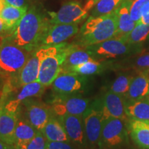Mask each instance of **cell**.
<instances>
[{
    "instance_id": "obj_1",
    "label": "cell",
    "mask_w": 149,
    "mask_h": 149,
    "mask_svg": "<svg viewBox=\"0 0 149 149\" xmlns=\"http://www.w3.org/2000/svg\"><path fill=\"white\" fill-rule=\"evenodd\" d=\"M51 22L35 7L28 10L21 21L6 40L31 53L39 48V44L44 31Z\"/></svg>"
},
{
    "instance_id": "obj_2",
    "label": "cell",
    "mask_w": 149,
    "mask_h": 149,
    "mask_svg": "<svg viewBox=\"0 0 149 149\" xmlns=\"http://www.w3.org/2000/svg\"><path fill=\"white\" fill-rule=\"evenodd\" d=\"M117 30L116 12L98 17H90L78 33L75 44L81 47L99 44L115 37Z\"/></svg>"
},
{
    "instance_id": "obj_3",
    "label": "cell",
    "mask_w": 149,
    "mask_h": 149,
    "mask_svg": "<svg viewBox=\"0 0 149 149\" xmlns=\"http://www.w3.org/2000/svg\"><path fill=\"white\" fill-rule=\"evenodd\" d=\"M69 44L61 43L58 45L45 46V53L41 61L37 81L46 87L52 84L61 72V65L66 58Z\"/></svg>"
},
{
    "instance_id": "obj_4",
    "label": "cell",
    "mask_w": 149,
    "mask_h": 149,
    "mask_svg": "<svg viewBox=\"0 0 149 149\" xmlns=\"http://www.w3.org/2000/svg\"><path fill=\"white\" fill-rule=\"evenodd\" d=\"M31 56L30 52L3 40L0 46V70L4 74H17Z\"/></svg>"
},
{
    "instance_id": "obj_5",
    "label": "cell",
    "mask_w": 149,
    "mask_h": 149,
    "mask_svg": "<svg viewBox=\"0 0 149 149\" xmlns=\"http://www.w3.org/2000/svg\"><path fill=\"white\" fill-rule=\"evenodd\" d=\"M95 0H89L85 5L77 1L64 3L57 12H49L51 24H79L88 15V11L95 4Z\"/></svg>"
},
{
    "instance_id": "obj_6",
    "label": "cell",
    "mask_w": 149,
    "mask_h": 149,
    "mask_svg": "<svg viewBox=\"0 0 149 149\" xmlns=\"http://www.w3.org/2000/svg\"><path fill=\"white\" fill-rule=\"evenodd\" d=\"M89 107V100L76 94H59L51 101V109L56 116L65 114L82 116Z\"/></svg>"
},
{
    "instance_id": "obj_7",
    "label": "cell",
    "mask_w": 149,
    "mask_h": 149,
    "mask_svg": "<svg viewBox=\"0 0 149 149\" xmlns=\"http://www.w3.org/2000/svg\"><path fill=\"white\" fill-rule=\"evenodd\" d=\"M83 120L86 141L91 146L100 145L104 117L100 100L88 107L83 114Z\"/></svg>"
},
{
    "instance_id": "obj_8",
    "label": "cell",
    "mask_w": 149,
    "mask_h": 149,
    "mask_svg": "<svg viewBox=\"0 0 149 149\" xmlns=\"http://www.w3.org/2000/svg\"><path fill=\"white\" fill-rule=\"evenodd\" d=\"M130 46L121 38L113 37L99 44L87 46L86 49L96 60L115 58L125 55L130 51Z\"/></svg>"
},
{
    "instance_id": "obj_9",
    "label": "cell",
    "mask_w": 149,
    "mask_h": 149,
    "mask_svg": "<svg viewBox=\"0 0 149 149\" xmlns=\"http://www.w3.org/2000/svg\"><path fill=\"white\" fill-rule=\"evenodd\" d=\"M125 121L118 118L104 120L102 125L100 144L113 148L127 141V130Z\"/></svg>"
},
{
    "instance_id": "obj_10",
    "label": "cell",
    "mask_w": 149,
    "mask_h": 149,
    "mask_svg": "<svg viewBox=\"0 0 149 149\" xmlns=\"http://www.w3.org/2000/svg\"><path fill=\"white\" fill-rule=\"evenodd\" d=\"M79 24H50L44 31L39 44V48L43 46L58 45L71 38L79 32Z\"/></svg>"
},
{
    "instance_id": "obj_11",
    "label": "cell",
    "mask_w": 149,
    "mask_h": 149,
    "mask_svg": "<svg viewBox=\"0 0 149 149\" xmlns=\"http://www.w3.org/2000/svg\"><path fill=\"white\" fill-rule=\"evenodd\" d=\"M22 104L26 109V120L40 131L54 115L51 107L33 98L26 99Z\"/></svg>"
},
{
    "instance_id": "obj_12",
    "label": "cell",
    "mask_w": 149,
    "mask_h": 149,
    "mask_svg": "<svg viewBox=\"0 0 149 149\" xmlns=\"http://www.w3.org/2000/svg\"><path fill=\"white\" fill-rule=\"evenodd\" d=\"M100 101L104 120L113 117L128 122L129 118L126 113V100L124 97L109 91Z\"/></svg>"
},
{
    "instance_id": "obj_13",
    "label": "cell",
    "mask_w": 149,
    "mask_h": 149,
    "mask_svg": "<svg viewBox=\"0 0 149 149\" xmlns=\"http://www.w3.org/2000/svg\"><path fill=\"white\" fill-rule=\"evenodd\" d=\"M45 53V46H43L33 52L26 63L17 74H16L17 87L23 86L28 84L37 81L40 73L41 61Z\"/></svg>"
},
{
    "instance_id": "obj_14",
    "label": "cell",
    "mask_w": 149,
    "mask_h": 149,
    "mask_svg": "<svg viewBox=\"0 0 149 149\" xmlns=\"http://www.w3.org/2000/svg\"><path fill=\"white\" fill-rule=\"evenodd\" d=\"M84 79L85 77L82 75L61 72L51 86L54 91L59 94H77L84 88Z\"/></svg>"
},
{
    "instance_id": "obj_15",
    "label": "cell",
    "mask_w": 149,
    "mask_h": 149,
    "mask_svg": "<svg viewBox=\"0 0 149 149\" xmlns=\"http://www.w3.org/2000/svg\"><path fill=\"white\" fill-rule=\"evenodd\" d=\"M59 122L66 130L70 141L78 146H84L86 138L83 115L65 114L57 117Z\"/></svg>"
},
{
    "instance_id": "obj_16",
    "label": "cell",
    "mask_w": 149,
    "mask_h": 149,
    "mask_svg": "<svg viewBox=\"0 0 149 149\" xmlns=\"http://www.w3.org/2000/svg\"><path fill=\"white\" fill-rule=\"evenodd\" d=\"M19 109H13L5 104L0 113V139L15 145V131L17 124Z\"/></svg>"
},
{
    "instance_id": "obj_17",
    "label": "cell",
    "mask_w": 149,
    "mask_h": 149,
    "mask_svg": "<svg viewBox=\"0 0 149 149\" xmlns=\"http://www.w3.org/2000/svg\"><path fill=\"white\" fill-rule=\"evenodd\" d=\"M96 60L84 47H81L75 44H69L66 58L61 65V72H66L72 67L78 66L86 61Z\"/></svg>"
},
{
    "instance_id": "obj_18",
    "label": "cell",
    "mask_w": 149,
    "mask_h": 149,
    "mask_svg": "<svg viewBox=\"0 0 149 149\" xmlns=\"http://www.w3.org/2000/svg\"><path fill=\"white\" fill-rule=\"evenodd\" d=\"M130 3L131 0L126 1L115 10L117 17V30L115 37L124 38L133 31L137 24L130 17Z\"/></svg>"
},
{
    "instance_id": "obj_19",
    "label": "cell",
    "mask_w": 149,
    "mask_h": 149,
    "mask_svg": "<svg viewBox=\"0 0 149 149\" xmlns=\"http://www.w3.org/2000/svg\"><path fill=\"white\" fill-rule=\"evenodd\" d=\"M128 128L134 142L141 149H149V123L129 119Z\"/></svg>"
},
{
    "instance_id": "obj_20",
    "label": "cell",
    "mask_w": 149,
    "mask_h": 149,
    "mask_svg": "<svg viewBox=\"0 0 149 149\" xmlns=\"http://www.w3.org/2000/svg\"><path fill=\"white\" fill-rule=\"evenodd\" d=\"M149 95V75L142 72L134 77L125 97L127 101H137L148 97Z\"/></svg>"
},
{
    "instance_id": "obj_21",
    "label": "cell",
    "mask_w": 149,
    "mask_h": 149,
    "mask_svg": "<svg viewBox=\"0 0 149 149\" xmlns=\"http://www.w3.org/2000/svg\"><path fill=\"white\" fill-rule=\"evenodd\" d=\"M28 7H15L6 3V6L0 13V17L4 22L8 37L13 32L24 15L27 13Z\"/></svg>"
},
{
    "instance_id": "obj_22",
    "label": "cell",
    "mask_w": 149,
    "mask_h": 149,
    "mask_svg": "<svg viewBox=\"0 0 149 149\" xmlns=\"http://www.w3.org/2000/svg\"><path fill=\"white\" fill-rule=\"evenodd\" d=\"M126 113L129 119L149 123V98L137 101L126 100Z\"/></svg>"
},
{
    "instance_id": "obj_23",
    "label": "cell",
    "mask_w": 149,
    "mask_h": 149,
    "mask_svg": "<svg viewBox=\"0 0 149 149\" xmlns=\"http://www.w3.org/2000/svg\"><path fill=\"white\" fill-rule=\"evenodd\" d=\"M41 132L49 141H66L70 142L66 130L57 118L51 117Z\"/></svg>"
},
{
    "instance_id": "obj_24",
    "label": "cell",
    "mask_w": 149,
    "mask_h": 149,
    "mask_svg": "<svg viewBox=\"0 0 149 149\" xmlns=\"http://www.w3.org/2000/svg\"><path fill=\"white\" fill-rule=\"evenodd\" d=\"M39 131L29 121L19 118L15 131V146L18 148L26 144L35 137Z\"/></svg>"
},
{
    "instance_id": "obj_25",
    "label": "cell",
    "mask_w": 149,
    "mask_h": 149,
    "mask_svg": "<svg viewBox=\"0 0 149 149\" xmlns=\"http://www.w3.org/2000/svg\"><path fill=\"white\" fill-rule=\"evenodd\" d=\"M45 90V86L42 84L38 81H34L22 86V89L16 95L15 97L10 100H12L17 105L20 106L22 102L26 99L40 97L44 94Z\"/></svg>"
},
{
    "instance_id": "obj_26",
    "label": "cell",
    "mask_w": 149,
    "mask_h": 149,
    "mask_svg": "<svg viewBox=\"0 0 149 149\" xmlns=\"http://www.w3.org/2000/svg\"><path fill=\"white\" fill-rule=\"evenodd\" d=\"M107 66L102 61L91 60L70 68L65 72H70L79 75H91L103 72Z\"/></svg>"
},
{
    "instance_id": "obj_27",
    "label": "cell",
    "mask_w": 149,
    "mask_h": 149,
    "mask_svg": "<svg viewBox=\"0 0 149 149\" xmlns=\"http://www.w3.org/2000/svg\"><path fill=\"white\" fill-rule=\"evenodd\" d=\"M128 0H97L94 6L91 16L98 17L115 11Z\"/></svg>"
},
{
    "instance_id": "obj_28",
    "label": "cell",
    "mask_w": 149,
    "mask_h": 149,
    "mask_svg": "<svg viewBox=\"0 0 149 149\" xmlns=\"http://www.w3.org/2000/svg\"><path fill=\"white\" fill-rule=\"evenodd\" d=\"M149 36V25L137 24L135 27L129 34L126 35L124 40L129 45L139 44L144 42Z\"/></svg>"
},
{
    "instance_id": "obj_29",
    "label": "cell",
    "mask_w": 149,
    "mask_h": 149,
    "mask_svg": "<svg viewBox=\"0 0 149 149\" xmlns=\"http://www.w3.org/2000/svg\"><path fill=\"white\" fill-rule=\"evenodd\" d=\"M133 78L131 75L121 74L113 81L109 91L125 97Z\"/></svg>"
},
{
    "instance_id": "obj_30",
    "label": "cell",
    "mask_w": 149,
    "mask_h": 149,
    "mask_svg": "<svg viewBox=\"0 0 149 149\" xmlns=\"http://www.w3.org/2000/svg\"><path fill=\"white\" fill-rule=\"evenodd\" d=\"M47 142L45 136L40 130L35 137L17 149H46Z\"/></svg>"
},
{
    "instance_id": "obj_31",
    "label": "cell",
    "mask_w": 149,
    "mask_h": 149,
    "mask_svg": "<svg viewBox=\"0 0 149 149\" xmlns=\"http://www.w3.org/2000/svg\"><path fill=\"white\" fill-rule=\"evenodd\" d=\"M149 2V0H131L130 6V17L136 24L138 23L142 15L144 6Z\"/></svg>"
},
{
    "instance_id": "obj_32",
    "label": "cell",
    "mask_w": 149,
    "mask_h": 149,
    "mask_svg": "<svg viewBox=\"0 0 149 149\" xmlns=\"http://www.w3.org/2000/svg\"><path fill=\"white\" fill-rule=\"evenodd\" d=\"M46 149H75L66 141H48Z\"/></svg>"
},
{
    "instance_id": "obj_33",
    "label": "cell",
    "mask_w": 149,
    "mask_h": 149,
    "mask_svg": "<svg viewBox=\"0 0 149 149\" xmlns=\"http://www.w3.org/2000/svg\"><path fill=\"white\" fill-rule=\"evenodd\" d=\"M136 64L141 68L149 69V54L140 56L136 60Z\"/></svg>"
},
{
    "instance_id": "obj_34",
    "label": "cell",
    "mask_w": 149,
    "mask_h": 149,
    "mask_svg": "<svg viewBox=\"0 0 149 149\" xmlns=\"http://www.w3.org/2000/svg\"><path fill=\"white\" fill-rule=\"evenodd\" d=\"M137 24H142L149 25V2L144 6L142 10V15L140 20Z\"/></svg>"
},
{
    "instance_id": "obj_35",
    "label": "cell",
    "mask_w": 149,
    "mask_h": 149,
    "mask_svg": "<svg viewBox=\"0 0 149 149\" xmlns=\"http://www.w3.org/2000/svg\"><path fill=\"white\" fill-rule=\"evenodd\" d=\"M6 4L10 6H13L15 7H24L27 6H26V0H4Z\"/></svg>"
},
{
    "instance_id": "obj_36",
    "label": "cell",
    "mask_w": 149,
    "mask_h": 149,
    "mask_svg": "<svg viewBox=\"0 0 149 149\" xmlns=\"http://www.w3.org/2000/svg\"><path fill=\"white\" fill-rule=\"evenodd\" d=\"M3 35H6V37L7 35H8V32H7V29L6 27L4 22H3V20L1 18V17H0V37H1V38H2Z\"/></svg>"
},
{
    "instance_id": "obj_37",
    "label": "cell",
    "mask_w": 149,
    "mask_h": 149,
    "mask_svg": "<svg viewBox=\"0 0 149 149\" xmlns=\"http://www.w3.org/2000/svg\"><path fill=\"white\" fill-rule=\"evenodd\" d=\"M7 96H8V93L5 92V91H3V94L2 95V96H1V99H0V113H1L3 107H4L6 102Z\"/></svg>"
},
{
    "instance_id": "obj_38",
    "label": "cell",
    "mask_w": 149,
    "mask_h": 149,
    "mask_svg": "<svg viewBox=\"0 0 149 149\" xmlns=\"http://www.w3.org/2000/svg\"><path fill=\"white\" fill-rule=\"evenodd\" d=\"M0 149H17L15 145H10L5 143L0 139Z\"/></svg>"
},
{
    "instance_id": "obj_39",
    "label": "cell",
    "mask_w": 149,
    "mask_h": 149,
    "mask_svg": "<svg viewBox=\"0 0 149 149\" xmlns=\"http://www.w3.org/2000/svg\"><path fill=\"white\" fill-rule=\"evenodd\" d=\"M6 6V2L4 0H0V13H1V10H3V8H4Z\"/></svg>"
},
{
    "instance_id": "obj_40",
    "label": "cell",
    "mask_w": 149,
    "mask_h": 149,
    "mask_svg": "<svg viewBox=\"0 0 149 149\" xmlns=\"http://www.w3.org/2000/svg\"><path fill=\"white\" fill-rule=\"evenodd\" d=\"M2 41H3V40H2V38H1V37H0V46H1V44H2Z\"/></svg>"
},
{
    "instance_id": "obj_41",
    "label": "cell",
    "mask_w": 149,
    "mask_h": 149,
    "mask_svg": "<svg viewBox=\"0 0 149 149\" xmlns=\"http://www.w3.org/2000/svg\"><path fill=\"white\" fill-rule=\"evenodd\" d=\"M3 74H3V72H2V71H1V70H0V75H3Z\"/></svg>"
},
{
    "instance_id": "obj_42",
    "label": "cell",
    "mask_w": 149,
    "mask_h": 149,
    "mask_svg": "<svg viewBox=\"0 0 149 149\" xmlns=\"http://www.w3.org/2000/svg\"><path fill=\"white\" fill-rule=\"evenodd\" d=\"M148 98H149V95H148Z\"/></svg>"
}]
</instances>
